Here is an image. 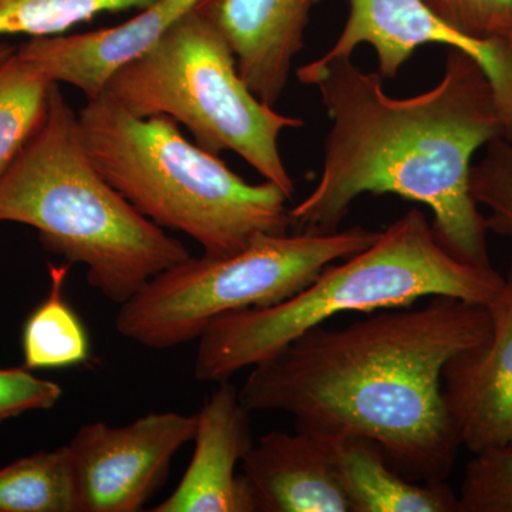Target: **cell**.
Masks as SVG:
<instances>
[{"label": "cell", "instance_id": "obj_9", "mask_svg": "<svg viewBox=\"0 0 512 512\" xmlns=\"http://www.w3.org/2000/svg\"><path fill=\"white\" fill-rule=\"evenodd\" d=\"M487 306L490 339L448 360L441 375L461 446L473 454L512 444V265Z\"/></svg>", "mask_w": 512, "mask_h": 512}, {"label": "cell", "instance_id": "obj_7", "mask_svg": "<svg viewBox=\"0 0 512 512\" xmlns=\"http://www.w3.org/2000/svg\"><path fill=\"white\" fill-rule=\"evenodd\" d=\"M379 231L259 235L228 256H188L154 276L120 305L117 332L150 349L200 338L225 313L265 308L291 298L329 266L372 245Z\"/></svg>", "mask_w": 512, "mask_h": 512}, {"label": "cell", "instance_id": "obj_14", "mask_svg": "<svg viewBox=\"0 0 512 512\" xmlns=\"http://www.w3.org/2000/svg\"><path fill=\"white\" fill-rule=\"evenodd\" d=\"M349 13L335 45L320 59L352 57L360 45L375 50L379 73L393 79L419 47L444 45L457 47L485 69L483 50L447 28L423 0H348Z\"/></svg>", "mask_w": 512, "mask_h": 512}, {"label": "cell", "instance_id": "obj_11", "mask_svg": "<svg viewBox=\"0 0 512 512\" xmlns=\"http://www.w3.org/2000/svg\"><path fill=\"white\" fill-rule=\"evenodd\" d=\"M200 2L156 0L121 25L80 35L33 37L18 53L52 82L69 84L87 100L96 99L117 70L144 55Z\"/></svg>", "mask_w": 512, "mask_h": 512}, {"label": "cell", "instance_id": "obj_22", "mask_svg": "<svg viewBox=\"0 0 512 512\" xmlns=\"http://www.w3.org/2000/svg\"><path fill=\"white\" fill-rule=\"evenodd\" d=\"M457 497L458 512H512V444L474 454Z\"/></svg>", "mask_w": 512, "mask_h": 512}, {"label": "cell", "instance_id": "obj_17", "mask_svg": "<svg viewBox=\"0 0 512 512\" xmlns=\"http://www.w3.org/2000/svg\"><path fill=\"white\" fill-rule=\"evenodd\" d=\"M70 266L69 262L50 265L49 295L26 320L22 335L26 369H63L89 360L87 330L63 296Z\"/></svg>", "mask_w": 512, "mask_h": 512}, {"label": "cell", "instance_id": "obj_19", "mask_svg": "<svg viewBox=\"0 0 512 512\" xmlns=\"http://www.w3.org/2000/svg\"><path fill=\"white\" fill-rule=\"evenodd\" d=\"M55 84L18 50L0 62V177L45 121Z\"/></svg>", "mask_w": 512, "mask_h": 512}, {"label": "cell", "instance_id": "obj_5", "mask_svg": "<svg viewBox=\"0 0 512 512\" xmlns=\"http://www.w3.org/2000/svg\"><path fill=\"white\" fill-rule=\"evenodd\" d=\"M77 117L103 177L140 214L188 235L204 255L237 254L259 235L291 229V200L278 185L247 183L188 141L174 120L134 116L106 93L87 100Z\"/></svg>", "mask_w": 512, "mask_h": 512}, {"label": "cell", "instance_id": "obj_21", "mask_svg": "<svg viewBox=\"0 0 512 512\" xmlns=\"http://www.w3.org/2000/svg\"><path fill=\"white\" fill-rule=\"evenodd\" d=\"M470 188L478 207H485L487 231L512 237V140L495 138L470 171Z\"/></svg>", "mask_w": 512, "mask_h": 512}, {"label": "cell", "instance_id": "obj_2", "mask_svg": "<svg viewBox=\"0 0 512 512\" xmlns=\"http://www.w3.org/2000/svg\"><path fill=\"white\" fill-rule=\"evenodd\" d=\"M316 87L332 127L322 175L291 208L299 232L339 231L363 194H393L426 205L434 234L461 262L493 268L485 217L474 201V154L505 128L493 87L474 57L450 47L439 84L417 96L384 92L383 77L345 59H316L296 70Z\"/></svg>", "mask_w": 512, "mask_h": 512}, {"label": "cell", "instance_id": "obj_12", "mask_svg": "<svg viewBox=\"0 0 512 512\" xmlns=\"http://www.w3.org/2000/svg\"><path fill=\"white\" fill-rule=\"evenodd\" d=\"M318 0H201L198 12L227 40L251 92L275 107Z\"/></svg>", "mask_w": 512, "mask_h": 512}, {"label": "cell", "instance_id": "obj_15", "mask_svg": "<svg viewBox=\"0 0 512 512\" xmlns=\"http://www.w3.org/2000/svg\"><path fill=\"white\" fill-rule=\"evenodd\" d=\"M339 464L350 512H458L457 494L446 480H407L373 440L340 439Z\"/></svg>", "mask_w": 512, "mask_h": 512}, {"label": "cell", "instance_id": "obj_18", "mask_svg": "<svg viewBox=\"0 0 512 512\" xmlns=\"http://www.w3.org/2000/svg\"><path fill=\"white\" fill-rule=\"evenodd\" d=\"M0 512H79L69 447L39 451L0 468Z\"/></svg>", "mask_w": 512, "mask_h": 512}, {"label": "cell", "instance_id": "obj_4", "mask_svg": "<svg viewBox=\"0 0 512 512\" xmlns=\"http://www.w3.org/2000/svg\"><path fill=\"white\" fill-rule=\"evenodd\" d=\"M503 285L504 276L494 268H477L451 255L426 214L412 208L372 245L326 266L291 298L212 320L198 338L194 376L204 383L224 382L343 313L409 308L434 296L488 305Z\"/></svg>", "mask_w": 512, "mask_h": 512}, {"label": "cell", "instance_id": "obj_23", "mask_svg": "<svg viewBox=\"0 0 512 512\" xmlns=\"http://www.w3.org/2000/svg\"><path fill=\"white\" fill-rule=\"evenodd\" d=\"M62 394L59 384L36 377L26 367L0 369V423L33 410L52 409Z\"/></svg>", "mask_w": 512, "mask_h": 512}, {"label": "cell", "instance_id": "obj_24", "mask_svg": "<svg viewBox=\"0 0 512 512\" xmlns=\"http://www.w3.org/2000/svg\"><path fill=\"white\" fill-rule=\"evenodd\" d=\"M15 47L8 45V43H0V62L8 59V57L12 56L13 53L16 52Z\"/></svg>", "mask_w": 512, "mask_h": 512}, {"label": "cell", "instance_id": "obj_8", "mask_svg": "<svg viewBox=\"0 0 512 512\" xmlns=\"http://www.w3.org/2000/svg\"><path fill=\"white\" fill-rule=\"evenodd\" d=\"M195 429L197 414L175 412L146 414L126 426L84 424L67 444L79 512L143 510Z\"/></svg>", "mask_w": 512, "mask_h": 512}, {"label": "cell", "instance_id": "obj_6", "mask_svg": "<svg viewBox=\"0 0 512 512\" xmlns=\"http://www.w3.org/2000/svg\"><path fill=\"white\" fill-rule=\"evenodd\" d=\"M104 93L134 116L183 124L204 150L217 156L231 151L289 200L295 195L278 141L303 121L278 113L251 92L231 46L197 9L144 55L117 70Z\"/></svg>", "mask_w": 512, "mask_h": 512}, {"label": "cell", "instance_id": "obj_13", "mask_svg": "<svg viewBox=\"0 0 512 512\" xmlns=\"http://www.w3.org/2000/svg\"><path fill=\"white\" fill-rule=\"evenodd\" d=\"M339 440L308 431H272L252 444L242 471L262 512H350Z\"/></svg>", "mask_w": 512, "mask_h": 512}, {"label": "cell", "instance_id": "obj_10", "mask_svg": "<svg viewBox=\"0 0 512 512\" xmlns=\"http://www.w3.org/2000/svg\"><path fill=\"white\" fill-rule=\"evenodd\" d=\"M194 454L177 488L154 512H255L254 493L237 466L252 447L251 412L224 380L197 413Z\"/></svg>", "mask_w": 512, "mask_h": 512}, {"label": "cell", "instance_id": "obj_1", "mask_svg": "<svg viewBox=\"0 0 512 512\" xmlns=\"http://www.w3.org/2000/svg\"><path fill=\"white\" fill-rule=\"evenodd\" d=\"M491 329L487 305L448 296L343 329L316 326L252 366L239 397L251 413L289 414L296 430L373 440L407 480L444 481L461 441L441 375Z\"/></svg>", "mask_w": 512, "mask_h": 512}, {"label": "cell", "instance_id": "obj_16", "mask_svg": "<svg viewBox=\"0 0 512 512\" xmlns=\"http://www.w3.org/2000/svg\"><path fill=\"white\" fill-rule=\"evenodd\" d=\"M447 28L483 50L505 137L512 140V0H423Z\"/></svg>", "mask_w": 512, "mask_h": 512}, {"label": "cell", "instance_id": "obj_20", "mask_svg": "<svg viewBox=\"0 0 512 512\" xmlns=\"http://www.w3.org/2000/svg\"><path fill=\"white\" fill-rule=\"evenodd\" d=\"M156 0H0V36L63 35L103 13L146 9Z\"/></svg>", "mask_w": 512, "mask_h": 512}, {"label": "cell", "instance_id": "obj_3", "mask_svg": "<svg viewBox=\"0 0 512 512\" xmlns=\"http://www.w3.org/2000/svg\"><path fill=\"white\" fill-rule=\"evenodd\" d=\"M0 222L35 228L46 251L86 266L87 282L117 305L191 256L103 177L57 83L42 126L0 177Z\"/></svg>", "mask_w": 512, "mask_h": 512}]
</instances>
